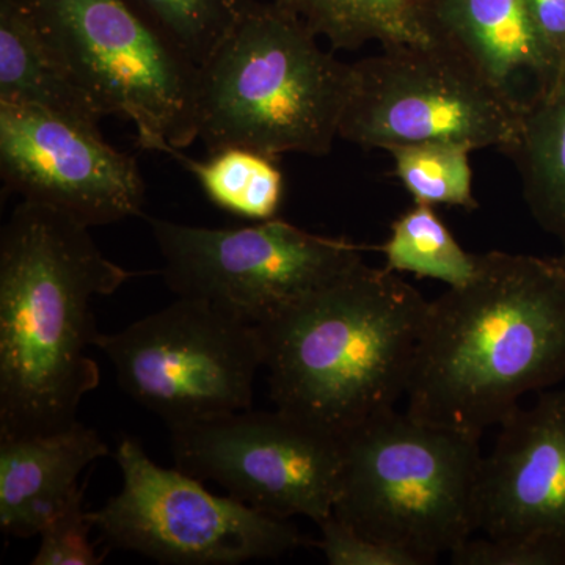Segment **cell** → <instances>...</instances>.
Listing matches in <instances>:
<instances>
[{
  "label": "cell",
  "mask_w": 565,
  "mask_h": 565,
  "mask_svg": "<svg viewBox=\"0 0 565 565\" xmlns=\"http://www.w3.org/2000/svg\"><path fill=\"white\" fill-rule=\"evenodd\" d=\"M564 379L563 262L489 252L467 285L429 302L407 414L481 437L525 394Z\"/></svg>",
  "instance_id": "cell-1"
},
{
  "label": "cell",
  "mask_w": 565,
  "mask_h": 565,
  "mask_svg": "<svg viewBox=\"0 0 565 565\" xmlns=\"http://www.w3.org/2000/svg\"><path fill=\"white\" fill-rule=\"evenodd\" d=\"M96 348L122 392L169 427L248 411L264 367L258 327L191 297L99 334Z\"/></svg>",
  "instance_id": "cell-8"
},
{
  "label": "cell",
  "mask_w": 565,
  "mask_h": 565,
  "mask_svg": "<svg viewBox=\"0 0 565 565\" xmlns=\"http://www.w3.org/2000/svg\"><path fill=\"white\" fill-rule=\"evenodd\" d=\"M470 147L451 141L390 148L394 173L415 203L427 206L478 207L473 193Z\"/></svg>",
  "instance_id": "cell-21"
},
{
  "label": "cell",
  "mask_w": 565,
  "mask_h": 565,
  "mask_svg": "<svg viewBox=\"0 0 565 565\" xmlns=\"http://www.w3.org/2000/svg\"><path fill=\"white\" fill-rule=\"evenodd\" d=\"M169 156L193 174L204 195L223 211L264 222L280 210L285 178L270 156L237 147L211 152L206 161L188 158L181 150Z\"/></svg>",
  "instance_id": "cell-19"
},
{
  "label": "cell",
  "mask_w": 565,
  "mask_h": 565,
  "mask_svg": "<svg viewBox=\"0 0 565 565\" xmlns=\"http://www.w3.org/2000/svg\"><path fill=\"white\" fill-rule=\"evenodd\" d=\"M429 300L360 263L259 323L275 408L341 435L407 393Z\"/></svg>",
  "instance_id": "cell-3"
},
{
  "label": "cell",
  "mask_w": 565,
  "mask_h": 565,
  "mask_svg": "<svg viewBox=\"0 0 565 565\" xmlns=\"http://www.w3.org/2000/svg\"><path fill=\"white\" fill-rule=\"evenodd\" d=\"M174 465L264 514L321 525L340 490V437L275 408L169 427Z\"/></svg>",
  "instance_id": "cell-11"
},
{
  "label": "cell",
  "mask_w": 565,
  "mask_h": 565,
  "mask_svg": "<svg viewBox=\"0 0 565 565\" xmlns=\"http://www.w3.org/2000/svg\"><path fill=\"white\" fill-rule=\"evenodd\" d=\"M0 103L39 107L93 129L104 117L24 0H0Z\"/></svg>",
  "instance_id": "cell-16"
},
{
  "label": "cell",
  "mask_w": 565,
  "mask_h": 565,
  "mask_svg": "<svg viewBox=\"0 0 565 565\" xmlns=\"http://www.w3.org/2000/svg\"><path fill=\"white\" fill-rule=\"evenodd\" d=\"M318 526L321 530L318 546L330 565H424L414 553L356 533L334 515Z\"/></svg>",
  "instance_id": "cell-24"
},
{
  "label": "cell",
  "mask_w": 565,
  "mask_h": 565,
  "mask_svg": "<svg viewBox=\"0 0 565 565\" xmlns=\"http://www.w3.org/2000/svg\"><path fill=\"white\" fill-rule=\"evenodd\" d=\"M0 177L24 202L102 226L141 214L143 177L136 158L62 115L0 103Z\"/></svg>",
  "instance_id": "cell-12"
},
{
  "label": "cell",
  "mask_w": 565,
  "mask_h": 565,
  "mask_svg": "<svg viewBox=\"0 0 565 565\" xmlns=\"http://www.w3.org/2000/svg\"><path fill=\"white\" fill-rule=\"evenodd\" d=\"M385 269L444 281L448 288L467 285L478 273L479 255L465 252L435 207L415 206L392 223V234L382 245Z\"/></svg>",
  "instance_id": "cell-20"
},
{
  "label": "cell",
  "mask_w": 565,
  "mask_h": 565,
  "mask_svg": "<svg viewBox=\"0 0 565 565\" xmlns=\"http://www.w3.org/2000/svg\"><path fill=\"white\" fill-rule=\"evenodd\" d=\"M109 455L96 430L76 422L62 430L0 438V527L13 537L39 535L88 465Z\"/></svg>",
  "instance_id": "cell-15"
},
{
  "label": "cell",
  "mask_w": 565,
  "mask_h": 565,
  "mask_svg": "<svg viewBox=\"0 0 565 565\" xmlns=\"http://www.w3.org/2000/svg\"><path fill=\"white\" fill-rule=\"evenodd\" d=\"M136 273L107 258L90 226L22 202L0 233V438L65 429L102 374L92 300Z\"/></svg>",
  "instance_id": "cell-2"
},
{
  "label": "cell",
  "mask_w": 565,
  "mask_h": 565,
  "mask_svg": "<svg viewBox=\"0 0 565 565\" xmlns=\"http://www.w3.org/2000/svg\"><path fill=\"white\" fill-rule=\"evenodd\" d=\"M478 530L565 545V390L541 392L500 423L493 451L482 459Z\"/></svg>",
  "instance_id": "cell-13"
},
{
  "label": "cell",
  "mask_w": 565,
  "mask_h": 565,
  "mask_svg": "<svg viewBox=\"0 0 565 565\" xmlns=\"http://www.w3.org/2000/svg\"><path fill=\"white\" fill-rule=\"evenodd\" d=\"M476 435L382 412L341 435L333 515L424 565L478 531L482 459Z\"/></svg>",
  "instance_id": "cell-5"
},
{
  "label": "cell",
  "mask_w": 565,
  "mask_h": 565,
  "mask_svg": "<svg viewBox=\"0 0 565 565\" xmlns=\"http://www.w3.org/2000/svg\"><path fill=\"white\" fill-rule=\"evenodd\" d=\"M196 66L203 65L253 0H131Z\"/></svg>",
  "instance_id": "cell-22"
},
{
  "label": "cell",
  "mask_w": 565,
  "mask_h": 565,
  "mask_svg": "<svg viewBox=\"0 0 565 565\" xmlns=\"http://www.w3.org/2000/svg\"><path fill=\"white\" fill-rule=\"evenodd\" d=\"M449 557L455 565H565V545L537 539L470 537Z\"/></svg>",
  "instance_id": "cell-25"
},
{
  "label": "cell",
  "mask_w": 565,
  "mask_h": 565,
  "mask_svg": "<svg viewBox=\"0 0 565 565\" xmlns=\"http://www.w3.org/2000/svg\"><path fill=\"white\" fill-rule=\"evenodd\" d=\"M511 156L527 207L565 258V66L527 104Z\"/></svg>",
  "instance_id": "cell-17"
},
{
  "label": "cell",
  "mask_w": 565,
  "mask_h": 565,
  "mask_svg": "<svg viewBox=\"0 0 565 565\" xmlns=\"http://www.w3.org/2000/svg\"><path fill=\"white\" fill-rule=\"evenodd\" d=\"M351 65L340 139L367 150L451 141L504 154L515 143L523 111L444 40L384 47Z\"/></svg>",
  "instance_id": "cell-7"
},
{
  "label": "cell",
  "mask_w": 565,
  "mask_h": 565,
  "mask_svg": "<svg viewBox=\"0 0 565 565\" xmlns=\"http://www.w3.org/2000/svg\"><path fill=\"white\" fill-rule=\"evenodd\" d=\"M559 258H561V262H563L564 267H565V258H564V256H559Z\"/></svg>",
  "instance_id": "cell-27"
},
{
  "label": "cell",
  "mask_w": 565,
  "mask_h": 565,
  "mask_svg": "<svg viewBox=\"0 0 565 565\" xmlns=\"http://www.w3.org/2000/svg\"><path fill=\"white\" fill-rule=\"evenodd\" d=\"M93 527L84 508V489L79 487L65 504L47 520L40 531V546L33 565H98L106 553L98 555L88 541Z\"/></svg>",
  "instance_id": "cell-23"
},
{
  "label": "cell",
  "mask_w": 565,
  "mask_h": 565,
  "mask_svg": "<svg viewBox=\"0 0 565 565\" xmlns=\"http://www.w3.org/2000/svg\"><path fill=\"white\" fill-rule=\"evenodd\" d=\"M115 460L120 492L88 512L111 546L161 564L236 565L275 559L303 544L288 520L218 497L180 468L152 462L136 438H121Z\"/></svg>",
  "instance_id": "cell-10"
},
{
  "label": "cell",
  "mask_w": 565,
  "mask_h": 565,
  "mask_svg": "<svg viewBox=\"0 0 565 565\" xmlns=\"http://www.w3.org/2000/svg\"><path fill=\"white\" fill-rule=\"evenodd\" d=\"M337 50L367 41L384 47L430 43L435 39L424 0H274Z\"/></svg>",
  "instance_id": "cell-18"
},
{
  "label": "cell",
  "mask_w": 565,
  "mask_h": 565,
  "mask_svg": "<svg viewBox=\"0 0 565 565\" xmlns=\"http://www.w3.org/2000/svg\"><path fill=\"white\" fill-rule=\"evenodd\" d=\"M24 2L104 117L131 121L143 150L169 154L199 140V66L131 0Z\"/></svg>",
  "instance_id": "cell-6"
},
{
  "label": "cell",
  "mask_w": 565,
  "mask_h": 565,
  "mask_svg": "<svg viewBox=\"0 0 565 565\" xmlns=\"http://www.w3.org/2000/svg\"><path fill=\"white\" fill-rule=\"evenodd\" d=\"M278 3L253 0L199 66L196 139L207 152L326 156L340 139L352 65Z\"/></svg>",
  "instance_id": "cell-4"
},
{
  "label": "cell",
  "mask_w": 565,
  "mask_h": 565,
  "mask_svg": "<svg viewBox=\"0 0 565 565\" xmlns=\"http://www.w3.org/2000/svg\"><path fill=\"white\" fill-rule=\"evenodd\" d=\"M429 20L435 39L478 66L522 111L559 73L535 32L527 0H438Z\"/></svg>",
  "instance_id": "cell-14"
},
{
  "label": "cell",
  "mask_w": 565,
  "mask_h": 565,
  "mask_svg": "<svg viewBox=\"0 0 565 565\" xmlns=\"http://www.w3.org/2000/svg\"><path fill=\"white\" fill-rule=\"evenodd\" d=\"M535 32L557 71L565 66V0H527Z\"/></svg>",
  "instance_id": "cell-26"
},
{
  "label": "cell",
  "mask_w": 565,
  "mask_h": 565,
  "mask_svg": "<svg viewBox=\"0 0 565 565\" xmlns=\"http://www.w3.org/2000/svg\"><path fill=\"white\" fill-rule=\"evenodd\" d=\"M148 223L178 297L206 300L253 326L359 266L367 248L278 218L239 228Z\"/></svg>",
  "instance_id": "cell-9"
}]
</instances>
